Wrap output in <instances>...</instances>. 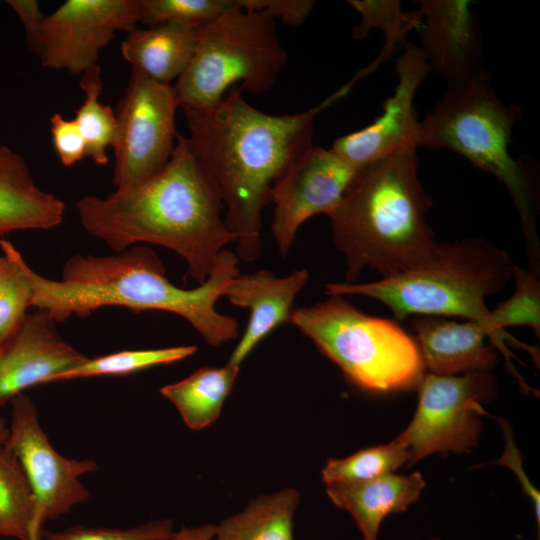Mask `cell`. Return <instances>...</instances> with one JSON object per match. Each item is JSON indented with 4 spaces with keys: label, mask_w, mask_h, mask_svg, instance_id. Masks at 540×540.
I'll use <instances>...</instances> for the list:
<instances>
[{
    "label": "cell",
    "mask_w": 540,
    "mask_h": 540,
    "mask_svg": "<svg viewBox=\"0 0 540 540\" xmlns=\"http://www.w3.org/2000/svg\"><path fill=\"white\" fill-rule=\"evenodd\" d=\"M300 494L284 488L251 499L246 507L215 525L213 540H294V515Z\"/></svg>",
    "instance_id": "obj_23"
},
{
    "label": "cell",
    "mask_w": 540,
    "mask_h": 540,
    "mask_svg": "<svg viewBox=\"0 0 540 540\" xmlns=\"http://www.w3.org/2000/svg\"><path fill=\"white\" fill-rule=\"evenodd\" d=\"M33 494L23 468L10 448H0V536L32 540Z\"/></svg>",
    "instance_id": "obj_25"
},
{
    "label": "cell",
    "mask_w": 540,
    "mask_h": 540,
    "mask_svg": "<svg viewBox=\"0 0 540 540\" xmlns=\"http://www.w3.org/2000/svg\"><path fill=\"white\" fill-rule=\"evenodd\" d=\"M241 9L263 10L284 24L300 26L316 5L313 0H239Z\"/></svg>",
    "instance_id": "obj_34"
},
{
    "label": "cell",
    "mask_w": 540,
    "mask_h": 540,
    "mask_svg": "<svg viewBox=\"0 0 540 540\" xmlns=\"http://www.w3.org/2000/svg\"><path fill=\"white\" fill-rule=\"evenodd\" d=\"M79 85L84 98L73 119L85 140L86 157L103 166L109 161L106 150L115 140L117 118L112 107L100 101L103 82L98 64L81 75Z\"/></svg>",
    "instance_id": "obj_24"
},
{
    "label": "cell",
    "mask_w": 540,
    "mask_h": 540,
    "mask_svg": "<svg viewBox=\"0 0 540 540\" xmlns=\"http://www.w3.org/2000/svg\"><path fill=\"white\" fill-rule=\"evenodd\" d=\"M180 101L174 85L131 69L117 110L113 184L132 188L161 171L176 145L175 115Z\"/></svg>",
    "instance_id": "obj_10"
},
{
    "label": "cell",
    "mask_w": 540,
    "mask_h": 540,
    "mask_svg": "<svg viewBox=\"0 0 540 540\" xmlns=\"http://www.w3.org/2000/svg\"><path fill=\"white\" fill-rule=\"evenodd\" d=\"M509 254L484 238H464L459 242L436 243L430 254L416 266L395 276L368 283L325 284V293L355 295L375 299L387 306L397 320L408 316L462 317L481 324L489 343L501 351L509 363L512 341L530 349L492 326L485 298L501 291L512 276Z\"/></svg>",
    "instance_id": "obj_5"
},
{
    "label": "cell",
    "mask_w": 540,
    "mask_h": 540,
    "mask_svg": "<svg viewBox=\"0 0 540 540\" xmlns=\"http://www.w3.org/2000/svg\"><path fill=\"white\" fill-rule=\"evenodd\" d=\"M6 3L20 18L26 33L30 51L36 56L39 51L44 15L35 0H7Z\"/></svg>",
    "instance_id": "obj_36"
},
{
    "label": "cell",
    "mask_w": 540,
    "mask_h": 540,
    "mask_svg": "<svg viewBox=\"0 0 540 540\" xmlns=\"http://www.w3.org/2000/svg\"><path fill=\"white\" fill-rule=\"evenodd\" d=\"M8 448L18 458L34 499L32 540H41L43 525L68 513L87 500L89 490L79 478L94 472L91 459H69L58 453L42 429L37 409L28 395L21 393L11 401Z\"/></svg>",
    "instance_id": "obj_11"
},
{
    "label": "cell",
    "mask_w": 540,
    "mask_h": 540,
    "mask_svg": "<svg viewBox=\"0 0 540 540\" xmlns=\"http://www.w3.org/2000/svg\"><path fill=\"white\" fill-rule=\"evenodd\" d=\"M45 311L26 315L0 355V406L29 387L52 380L88 357L58 334Z\"/></svg>",
    "instance_id": "obj_15"
},
{
    "label": "cell",
    "mask_w": 540,
    "mask_h": 540,
    "mask_svg": "<svg viewBox=\"0 0 540 540\" xmlns=\"http://www.w3.org/2000/svg\"><path fill=\"white\" fill-rule=\"evenodd\" d=\"M240 8L239 0H139V23L201 27Z\"/></svg>",
    "instance_id": "obj_30"
},
{
    "label": "cell",
    "mask_w": 540,
    "mask_h": 540,
    "mask_svg": "<svg viewBox=\"0 0 540 540\" xmlns=\"http://www.w3.org/2000/svg\"><path fill=\"white\" fill-rule=\"evenodd\" d=\"M3 348H4V347H1V348H0V355H1L2 351H3Z\"/></svg>",
    "instance_id": "obj_39"
},
{
    "label": "cell",
    "mask_w": 540,
    "mask_h": 540,
    "mask_svg": "<svg viewBox=\"0 0 540 540\" xmlns=\"http://www.w3.org/2000/svg\"><path fill=\"white\" fill-rule=\"evenodd\" d=\"M411 325L425 369L432 374L486 372L498 360L496 349L486 343L488 331L479 323L417 315L411 319Z\"/></svg>",
    "instance_id": "obj_18"
},
{
    "label": "cell",
    "mask_w": 540,
    "mask_h": 540,
    "mask_svg": "<svg viewBox=\"0 0 540 540\" xmlns=\"http://www.w3.org/2000/svg\"><path fill=\"white\" fill-rule=\"evenodd\" d=\"M360 15V22L353 28L355 39H363L378 29L384 37V44L376 59L378 67L408 42L407 35L418 30L422 22L420 9L406 12L398 0H349L347 1Z\"/></svg>",
    "instance_id": "obj_26"
},
{
    "label": "cell",
    "mask_w": 540,
    "mask_h": 540,
    "mask_svg": "<svg viewBox=\"0 0 540 540\" xmlns=\"http://www.w3.org/2000/svg\"><path fill=\"white\" fill-rule=\"evenodd\" d=\"M416 390L414 417L400 433L408 446L407 465L435 453L470 452L482 432L483 405L497 394L495 376L490 371L450 376L425 373Z\"/></svg>",
    "instance_id": "obj_9"
},
{
    "label": "cell",
    "mask_w": 540,
    "mask_h": 540,
    "mask_svg": "<svg viewBox=\"0 0 540 540\" xmlns=\"http://www.w3.org/2000/svg\"><path fill=\"white\" fill-rule=\"evenodd\" d=\"M65 203L40 188L25 159L0 144V237L14 231L49 230L64 219Z\"/></svg>",
    "instance_id": "obj_19"
},
{
    "label": "cell",
    "mask_w": 540,
    "mask_h": 540,
    "mask_svg": "<svg viewBox=\"0 0 540 540\" xmlns=\"http://www.w3.org/2000/svg\"><path fill=\"white\" fill-rule=\"evenodd\" d=\"M9 437V426L4 418L0 416V448L4 446Z\"/></svg>",
    "instance_id": "obj_38"
},
{
    "label": "cell",
    "mask_w": 540,
    "mask_h": 540,
    "mask_svg": "<svg viewBox=\"0 0 540 540\" xmlns=\"http://www.w3.org/2000/svg\"><path fill=\"white\" fill-rule=\"evenodd\" d=\"M287 61L270 14L232 10L199 27L193 59L174 85L180 107L214 106L237 83L252 94L266 92Z\"/></svg>",
    "instance_id": "obj_8"
},
{
    "label": "cell",
    "mask_w": 540,
    "mask_h": 540,
    "mask_svg": "<svg viewBox=\"0 0 540 540\" xmlns=\"http://www.w3.org/2000/svg\"><path fill=\"white\" fill-rule=\"evenodd\" d=\"M240 366L202 367L165 385L161 394L178 410L186 426L201 430L217 420L239 374Z\"/></svg>",
    "instance_id": "obj_22"
},
{
    "label": "cell",
    "mask_w": 540,
    "mask_h": 540,
    "mask_svg": "<svg viewBox=\"0 0 540 540\" xmlns=\"http://www.w3.org/2000/svg\"><path fill=\"white\" fill-rule=\"evenodd\" d=\"M215 525L206 523L195 527H182L171 540H213Z\"/></svg>",
    "instance_id": "obj_37"
},
{
    "label": "cell",
    "mask_w": 540,
    "mask_h": 540,
    "mask_svg": "<svg viewBox=\"0 0 540 540\" xmlns=\"http://www.w3.org/2000/svg\"><path fill=\"white\" fill-rule=\"evenodd\" d=\"M418 28L430 70L448 84L463 82L479 73L481 37L469 0H421Z\"/></svg>",
    "instance_id": "obj_16"
},
{
    "label": "cell",
    "mask_w": 540,
    "mask_h": 540,
    "mask_svg": "<svg viewBox=\"0 0 540 540\" xmlns=\"http://www.w3.org/2000/svg\"><path fill=\"white\" fill-rule=\"evenodd\" d=\"M198 38L199 27L191 25L137 26L122 41L121 54L131 69L157 82L171 84L190 65Z\"/></svg>",
    "instance_id": "obj_21"
},
{
    "label": "cell",
    "mask_w": 540,
    "mask_h": 540,
    "mask_svg": "<svg viewBox=\"0 0 540 540\" xmlns=\"http://www.w3.org/2000/svg\"><path fill=\"white\" fill-rule=\"evenodd\" d=\"M425 481L419 472L387 474L372 480L326 485L332 503L354 519L363 540H377L382 521L418 500Z\"/></svg>",
    "instance_id": "obj_20"
},
{
    "label": "cell",
    "mask_w": 540,
    "mask_h": 540,
    "mask_svg": "<svg viewBox=\"0 0 540 540\" xmlns=\"http://www.w3.org/2000/svg\"><path fill=\"white\" fill-rule=\"evenodd\" d=\"M359 71L320 104L304 112L272 115L250 105L241 88L204 109L181 107L190 147L213 184L236 237L237 256L255 261L262 252L261 216L281 174L313 147L314 120L363 78Z\"/></svg>",
    "instance_id": "obj_1"
},
{
    "label": "cell",
    "mask_w": 540,
    "mask_h": 540,
    "mask_svg": "<svg viewBox=\"0 0 540 540\" xmlns=\"http://www.w3.org/2000/svg\"><path fill=\"white\" fill-rule=\"evenodd\" d=\"M431 207L416 149L359 168L328 215L334 245L346 260V282L354 283L365 268L384 279L423 261L437 243L426 221Z\"/></svg>",
    "instance_id": "obj_4"
},
{
    "label": "cell",
    "mask_w": 540,
    "mask_h": 540,
    "mask_svg": "<svg viewBox=\"0 0 540 540\" xmlns=\"http://www.w3.org/2000/svg\"><path fill=\"white\" fill-rule=\"evenodd\" d=\"M289 323L345 378L374 393L416 390L425 366L414 336L391 319L368 315L343 296L293 310Z\"/></svg>",
    "instance_id": "obj_7"
},
{
    "label": "cell",
    "mask_w": 540,
    "mask_h": 540,
    "mask_svg": "<svg viewBox=\"0 0 540 540\" xmlns=\"http://www.w3.org/2000/svg\"><path fill=\"white\" fill-rule=\"evenodd\" d=\"M520 117L519 107L498 98L490 73L483 69L466 81L448 84L433 111L420 121L418 148L452 150L507 188L521 221L531 266L539 272L535 195L526 170L509 151L512 128Z\"/></svg>",
    "instance_id": "obj_6"
},
{
    "label": "cell",
    "mask_w": 540,
    "mask_h": 540,
    "mask_svg": "<svg viewBox=\"0 0 540 540\" xmlns=\"http://www.w3.org/2000/svg\"><path fill=\"white\" fill-rule=\"evenodd\" d=\"M53 148L65 167H71L86 157V143L74 119L61 113L50 117Z\"/></svg>",
    "instance_id": "obj_33"
},
{
    "label": "cell",
    "mask_w": 540,
    "mask_h": 540,
    "mask_svg": "<svg viewBox=\"0 0 540 540\" xmlns=\"http://www.w3.org/2000/svg\"><path fill=\"white\" fill-rule=\"evenodd\" d=\"M359 168L331 149L311 147L275 181L272 234L286 256L300 226L317 214H331Z\"/></svg>",
    "instance_id": "obj_13"
},
{
    "label": "cell",
    "mask_w": 540,
    "mask_h": 540,
    "mask_svg": "<svg viewBox=\"0 0 540 540\" xmlns=\"http://www.w3.org/2000/svg\"><path fill=\"white\" fill-rule=\"evenodd\" d=\"M395 63L397 85L383 113L366 127L337 138L333 152L361 168L404 149H417L420 121L414 109L416 91L430 68L420 46L408 41Z\"/></svg>",
    "instance_id": "obj_14"
},
{
    "label": "cell",
    "mask_w": 540,
    "mask_h": 540,
    "mask_svg": "<svg viewBox=\"0 0 540 540\" xmlns=\"http://www.w3.org/2000/svg\"><path fill=\"white\" fill-rule=\"evenodd\" d=\"M432 540H442V539H440V538H434V539H432Z\"/></svg>",
    "instance_id": "obj_40"
},
{
    "label": "cell",
    "mask_w": 540,
    "mask_h": 540,
    "mask_svg": "<svg viewBox=\"0 0 540 540\" xmlns=\"http://www.w3.org/2000/svg\"><path fill=\"white\" fill-rule=\"evenodd\" d=\"M408 462V446L399 434L388 444L368 447L346 458H329L321 476L326 485L364 482L391 474Z\"/></svg>",
    "instance_id": "obj_27"
},
{
    "label": "cell",
    "mask_w": 540,
    "mask_h": 540,
    "mask_svg": "<svg viewBox=\"0 0 540 540\" xmlns=\"http://www.w3.org/2000/svg\"><path fill=\"white\" fill-rule=\"evenodd\" d=\"M170 519H157L121 528L72 526L63 531L44 530V540H171L175 531Z\"/></svg>",
    "instance_id": "obj_32"
},
{
    "label": "cell",
    "mask_w": 540,
    "mask_h": 540,
    "mask_svg": "<svg viewBox=\"0 0 540 540\" xmlns=\"http://www.w3.org/2000/svg\"><path fill=\"white\" fill-rule=\"evenodd\" d=\"M31 288V306L45 310L55 322L86 317L105 306L132 311H167L184 318L210 346L238 337V322L216 309L226 284L240 274L237 254L223 249L207 280L192 289L169 281L160 258L143 244L108 256L75 254L64 264L60 279L34 271L18 249L4 237Z\"/></svg>",
    "instance_id": "obj_2"
},
{
    "label": "cell",
    "mask_w": 540,
    "mask_h": 540,
    "mask_svg": "<svg viewBox=\"0 0 540 540\" xmlns=\"http://www.w3.org/2000/svg\"><path fill=\"white\" fill-rule=\"evenodd\" d=\"M0 249V348L17 332L31 306L30 282L12 253L2 244Z\"/></svg>",
    "instance_id": "obj_31"
},
{
    "label": "cell",
    "mask_w": 540,
    "mask_h": 540,
    "mask_svg": "<svg viewBox=\"0 0 540 540\" xmlns=\"http://www.w3.org/2000/svg\"><path fill=\"white\" fill-rule=\"evenodd\" d=\"M196 351L197 347L194 345H182L159 349L124 350L96 358L88 357L78 366L56 376L52 382L96 376L129 375L150 367L178 362Z\"/></svg>",
    "instance_id": "obj_28"
},
{
    "label": "cell",
    "mask_w": 540,
    "mask_h": 540,
    "mask_svg": "<svg viewBox=\"0 0 540 540\" xmlns=\"http://www.w3.org/2000/svg\"><path fill=\"white\" fill-rule=\"evenodd\" d=\"M308 278L306 269L295 270L283 277L260 269L250 274H238L226 284L222 296L234 306L250 311L247 327L228 363L240 366L268 334L281 324L289 323L294 300Z\"/></svg>",
    "instance_id": "obj_17"
},
{
    "label": "cell",
    "mask_w": 540,
    "mask_h": 540,
    "mask_svg": "<svg viewBox=\"0 0 540 540\" xmlns=\"http://www.w3.org/2000/svg\"><path fill=\"white\" fill-rule=\"evenodd\" d=\"M139 23V0H66L46 15L37 57L44 68L82 75L100 51Z\"/></svg>",
    "instance_id": "obj_12"
},
{
    "label": "cell",
    "mask_w": 540,
    "mask_h": 540,
    "mask_svg": "<svg viewBox=\"0 0 540 540\" xmlns=\"http://www.w3.org/2000/svg\"><path fill=\"white\" fill-rule=\"evenodd\" d=\"M499 421L503 434L505 437V451L500 459L495 461V464H501L505 465L508 468H510L518 477L523 490L525 493L529 496L531 499L533 506H534V512H535V518L538 525V530L540 528V494L538 490L530 483L528 480L523 468H522V461H521V453L517 449L514 440H513V434L511 431V425L508 421L502 418H495Z\"/></svg>",
    "instance_id": "obj_35"
},
{
    "label": "cell",
    "mask_w": 540,
    "mask_h": 540,
    "mask_svg": "<svg viewBox=\"0 0 540 540\" xmlns=\"http://www.w3.org/2000/svg\"><path fill=\"white\" fill-rule=\"evenodd\" d=\"M82 227L117 253L155 244L181 256L186 277L204 283L219 253L236 237L222 217L223 204L187 137L178 134L165 167L148 180L76 203Z\"/></svg>",
    "instance_id": "obj_3"
},
{
    "label": "cell",
    "mask_w": 540,
    "mask_h": 540,
    "mask_svg": "<svg viewBox=\"0 0 540 540\" xmlns=\"http://www.w3.org/2000/svg\"><path fill=\"white\" fill-rule=\"evenodd\" d=\"M512 275L516 288L505 301L490 310L493 328L500 334L506 327L528 326L535 335H540V280L533 270L523 269L513 263Z\"/></svg>",
    "instance_id": "obj_29"
}]
</instances>
